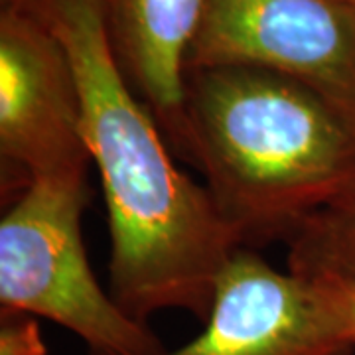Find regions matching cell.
<instances>
[{
  "label": "cell",
  "mask_w": 355,
  "mask_h": 355,
  "mask_svg": "<svg viewBox=\"0 0 355 355\" xmlns=\"http://www.w3.org/2000/svg\"><path fill=\"white\" fill-rule=\"evenodd\" d=\"M36 14L67 51L83 139L99 172L111 235V294L132 318L162 310L207 320L217 280L241 249L207 190L184 174L148 105L116 62L105 0H10Z\"/></svg>",
  "instance_id": "obj_1"
},
{
  "label": "cell",
  "mask_w": 355,
  "mask_h": 355,
  "mask_svg": "<svg viewBox=\"0 0 355 355\" xmlns=\"http://www.w3.org/2000/svg\"><path fill=\"white\" fill-rule=\"evenodd\" d=\"M239 247L288 243L355 196V125L314 89L257 67L186 73L184 150Z\"/></svg>",
  "instance_id": "obj_2"
},
{
  "label": "cell",
  "mask_w": 355,
  "mask_h": 355,
  "mask_svg": "<svg viewBox=\"0 0 355 355\" xmlns=\"http://www.w3.org/2000/svg\"><path fill=\"white\" fill-rule=\"evenodd\" d=\"M89 174L34 178L0 221V304L46 318L76 334L89 352L153 355L162 347L146 322L103 291L89 265L81 217Z\"/></svg>",
  "instance_id": "obj_3"
},
{
  "label": "cell",
  "mask_w": 355,
  "mask_h": 355,
  "mask_svg": "<svg viewBox=\"0 0 355 355\" xmlns=\"http://www.w3.org/2000/svg\"><path fill=\"white\" fill-rule=\"evenodd\" d=\"M223 65L294 79L355 125V2L205 0L186 73Z\"/></svg>",
  "instance_id": "obj_4"
},
{
  "label": "cell",
  "mask_w": 355,
  "mask_h": 355,
  "mask_svg": "<svg viewBox=\"0 0 355 355\" xmlns=\"http://www.w3.org/2000/svg\"><path fill=\"white\" fill-rule=\"evenodd\" d=\"M83 114L67 51L20 4L0 10V170L12 203L38 176L89 174Z\"/></svg>",
  "instance_id": "obj_5"
},
{
  "label": "cell",
  "mask_w": 355,
  "mask_h": 355,
  "mask_svg": "<svg viewBox=\"0 0 355 355\" xmlns=\"http://www.w3.org/2000/svg\"><path fill=\"white\" fill-rule=\"evenodd\" d=\"M203 330L153 355H354L334 330L312 280L237 249L217 280ZM89 355H107L89 352Z\"/></svg>",
  "instance_id": "obj_6"
},
{
  "label": "cell",
  "mask_w": 355,
  "mask_h": 355,
  "mask_svg": "<svg viewBox=\"0 0 355 355\" xmlns=\"http://www.w3.org/2000/svg\"><path fill=\"white\" fill-rule=\"evenodd\" d=\"M205 0H105V18L116 62L164 130L184 150L186 60Z\"/></svg>",
  "instance_id": "obj_7"
},
{
  "label": "cell",
  "mask_w": 355,
  "mask_h": 355,
  "mask_svg": "<svg viewBox=\"0 0 355 355\" xmlns=\"http://www.w3.org/2000/svg\"><path fill=\"white\" fill-rule=\"evenodd\" d=\"M286 247L292 275L355 280V196L312 217Z\"/></svg>",
  "instance_id": "obj_8"
},
{
  "label": "cell",
  "mask_w": 355,
  "mask_h": 355,
  "mask_svg": "<svg viewBox=\"0 0 355 355\" xmlns=\"http://www.w3.org/2000/svg\"><path fill=\"white\" fill-rule=\"evenodd\" d=\"M316 284L320 302L330 318L334 330L343 342L355 347V280L342 277L308 279Z\"/></svg>",
  "instance_id": "obj_9"
},
{
  "label": "cell",
  "mask_w": 355,
  "mask_h": 355,
  "mask_svg": "<svg viewBox=\"0 0 355 355\" xmlns=\"http://www.w3.org/2000/svg\"><path fill=\"white\" fill-rule=\"evenodd\" d=\"M0 355H48V347L34 318L18 312L2 314Z\"/></svg>",
  "instance_id": "obj_10"
},
{
  "label": "cell",
  "mask_w": 355,
  "mask_h": 355,
  "mask_svg": "<svg viewBox=\"0 0 355 355\" xmlns=\"http://www.w3.org/2000/svg\"><path fill=\"white\" fill-rule=\"evenodd\" d=\"M6 2H10V0H2V4H6Z\"/></svg>",
  "instance_id": "obj_11"
},
{
  "label": "cell",
  "mask_w": 355,
  "mask_h": 355,
  "mask_svg": "<svg viewBox=\"0 0 355 355\" xmlns=\"http://www.w3.org/2000/svg\"><path fill=\"white\" fill-rule=\"evenodd\" d=\"M349 2H355V0H349Z\"/></svg>",
  "instance_id": "obj_12"
}]
</instances>
